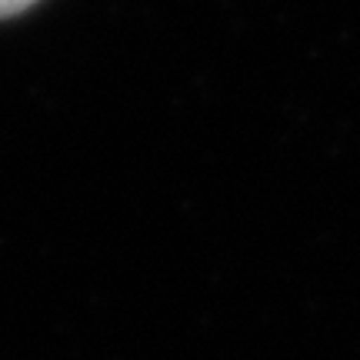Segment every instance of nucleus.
Wrapping results in <instances>:
<instances>
[{
  "mask_svg": "<svg viewBox=\"0 0 360 360\" xmlns=\"http://www.w3.org/2000/svg\"><path fill=\"white\" fill-rule=\"evenodd\" d=\"M37 0H0V17H17L24 13L27 7H34Z\"/></svg>",
  "mask_w": 360,
  "mask_h": 360,
  "instance_id": "obj_1",
  "label": "nucleus"
}]
</instances>
